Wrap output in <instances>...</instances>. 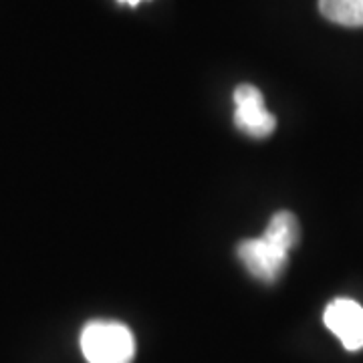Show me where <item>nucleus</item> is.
I'll return each mask as SVG.
<instances>
[{"label": "nucleus", "instance_id": "5", "mask_svg": "<svg viewBox=\"0 0 363 363\" xmlns=\"http://www.w3.org/2000/svg\"><path fill=\"white\" fill-rule=\"evenodd\" d=\"M327 21L341 26H363V0H319Z\"/></svg>", "mask_w": 363, "mask_h": 363}, {"label": "nucleus", "instance_id": "4", "mask_svg": "<svg viewBox=\"0 0 363 363\" xmlns=\"http://www.w3.org/2000/svg\"><path fill=\"white\" fill-rule=\"evenodd\" d=\"M325 327L347 351L363 350V307L353 298H335L323 313Z\"/></svg>", "mask_w": 363, "mask_h": 363}, {"label": "nucleus", "instance_id": "1", "mask_svg": "<svg viewBox=\"0 0 363 363\" xmlns=\"http://www.w3.org/2000/svg\"><path fill=\"white\" fill-rule=\"evenodd\" d=\"M298 220L293 212L281 210L269 220L259 238H248L238 245V259L255 279L274 283L286 269L289 255L298 242Z\"/></svg>", "mask_w": 363, "mask_h": 363}, {"label": "nucleus", "instance_id": "6", "mask_svg": "<svg viewBox=\"0 0 363 363\" xmlns=\"http://www.w3.org/2000/svg\"><path fill=\"white\" fill-rule=\"evenodd\" d=\"M117 2H121V4H130V6H138L142 0H117Z\"/></svg>", "mask_w": 363, "mask_h": 363}, {"label": "nucleus", "instance_id": "2", "mask_svg": "<svg viewBox=\"0 0 363 363\" xmlns=\"http://www.w3.org/2000/svg\"><path fill=\"white\" fill-rule=\"evenodd\" d=\"M81 351L89 363H131L135 339L117 321H91L81 331Z\"/></svg>", "mask_w": 363, "mask_h": 363}, {"label": "nucleus", "instance_id": "3", "mask_svg": "<svg viewBox=\"0 0 363 363\" xmlns=\"http://www.w3.org/2000/svg\"><path fill=\"white\" fill-rule=\"evenodd\" d=\"M234 123L250 138H267L277 128V119L264 107V97L255 85L242 83L234 89Z\"/></svg>", "mask_w": 363, "mask_h": 363}]
</instances>
